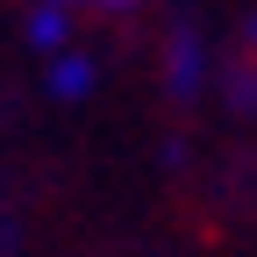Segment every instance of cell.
I'll list each match as a JSON object with an SVG mask.
<instances>
[{
	"label": "cell",
	"mask_w": 257,
	"mask_h": 257,
	"mask_svg": "<svg viewBox=\"0 0 257 257\" xmlns=\"http://www.w3.org/2000/svg\"><path fill=\"white\" fill-rule=\"evenodd\" d=\"M50 93L57 100H86L93 93V64L86 57H50Z\"/></svg>",
	"instance_id": "1"
},
{
	"label": "cell",
	"mask_w": 257,
	"mask_h": 257,
	"mask_svg": "<svg viewBox=\"0 0 257 257\" xmlns=\"http://www.w3.org/2000/svg\"><path fill=\"white\" fill-rule=\"evenodd\" d=\"M193 86H200V43H193V36H179V43H172V93L186 100Z\"/></svg>",
	"instance_id": "2"
},
{
	"label": "cell",
	"mask_w": 257,
	"mask_h": 257,
	"mask_svg": "<svg viewBox=\"0 0 257 257\" xmlns=\"http://www.w3.org/2000/svg\"><path fill=\"white\" fill-rule=\"evenodd\" d=\"M64 36H72V29H64V8H36L29 15V43L36 50H64Z\"/></svg>",
	"instance_id": "3"
},
{
	"label": "cell",
	"mask_w": 257,
	"mask_h": 257,
	"mask_svg": "<svg viewBox=\"0 0 257 257\" xmlns=\"http://www.w3.org/2000/svg\"><path fill=\"white\" fill-rule=\"evenodd\" d=\"M236 100H243V107H257V79H236Z\"/></svg>",
	"instance_id": "4"
},
{
	"label": "cell",
	"mask_w": 257,
	"mask_h": 257,
	"mask_svg": "<svg viewBox=\"0 0 257 257\" xmlns=\"http://www.w3.org/2000/svg\"><path fill=\"white\" fill-rule=\"evenodd\" d=\"M93 8H128V0H93Z\"/></svg>",
	"instance_id": "5"
}]
</instances>
